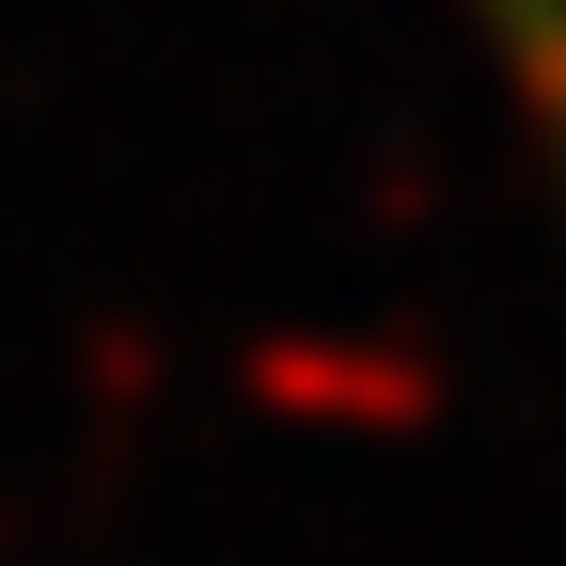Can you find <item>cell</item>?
Instances as JSON below:
<instances>
[{"instance_id":"6da1fadb","label":"cell","mask_w":566,"mask_h":566,"mask_svg":"<svg viewBox=\"0 0 566 566\" xmlns=\"http://www.w3.org/2000/svg\"><path fill=\"white\" fill-rule=\"evenodd\" d=\"M472 32L504 48L520 126H535V158H551V189H566V0H472Z\"/></svg>"}]
</instances>
